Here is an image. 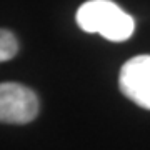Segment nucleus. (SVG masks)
I'll return each instance as SVG.
<instances>
[{"mask_svg": "<svg viewBox=\"0 0 150 150\" xmlns=\"http://www.w3.org/2000/svg\"><path fill=\"white\" fill-rule=\"evenodd\" d=\"M77 25L87 33H100L112 42L132 37L134 18L112 0H88L77 10Z\"/></svg>", "mask_w": 150, "mask_h": 150, "instance_id": "1", "label": "nucleus"}, {"mask_svg": "<svg viewBox=\"0 0 150 150\" xmlns=\"http://www.w3.org/2000/svg\"><path fill=\"white\" fill-rule=\"evenodd\" d=\"M37 113L38 100L33 90L15 82L0 85V120L4 123H28Z\"/></svg>", "mask_w": 150, "mask_h": 150, "instance_id": "2", "label": "nucleus"}, {"mask_svg": "<svg viewBox=\"0 0 150 150\" xmlns=\"http://www.w3.org/2000/svg\"><path fill=\"white\" fill-rule=\"evenodd\" d=\"M118 87L123 95L150 110V55H135L122 65Z\"/></svg>", "mask_w": 150, "mask_h": 150, "instance_id": "3", "label": "nucleus"}, {"mask_svg": "<svg viewBox=\"0 0 150 150\" xmlns=\"http://www.w3.org/2000/svg\"><path fill=\"white\" fill-rule=\"evenodd\" d=\"M18 52V40L10 30H2L0 32V60L7 62Z\"/></svg>", "mask_w": 150, "mask_h": 150, "instance_id": "4", "label": "nucleus"}]
</instances>
